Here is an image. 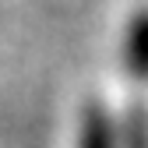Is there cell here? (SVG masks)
Segmentation results:
<instances>
[{"label":"cell","instance_id":"obj_1","mask_svg":"<svg viewBox=\"0 0 148 148\" xmlns=\"http://www.w3.org/2000/svg\"><path fill=\"white\" fill-rule=\"evenodd\" d=\"M78 148H116V127H113V120H109L106 113H99V109H92L85 127H81Z\"/></svg>","mask_w":148,"mask_h":148}]
</instances>
